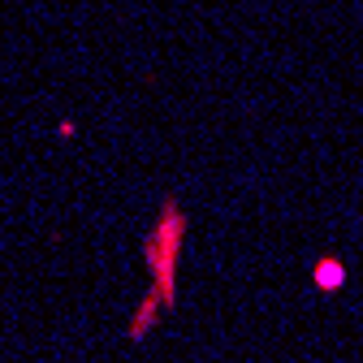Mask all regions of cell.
<instances>
[{
	"mask_svg": "<svg viewBox=\"0 0 363 363\" xmlns=\"http://www.w3.org/2000/svg\"><path fill=\"white\" fill-rule=\"evenodd\" d=\"M342 277H346V268L337 259H320V264H315V286H320V290H337Z\"/></svg>",
	"mask_w": 363,
	"mask_h": 363,
	"instance_id": "obj_1",
	"label": "cell"
}]
</instances>
